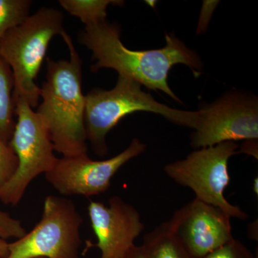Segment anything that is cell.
I'll use <instances>...</instances> for the list:
<instances>
[{"label": "cell", "instance_id": "1", "mask_svg": "<svg viewBox=\"0 0 258 258\" xmlns=\"http://www.w3.org/2000/svg\"><path fill=\"white\" fill-rule=\"evenodd\" d=\"M118 25L107 22L86 26L79 40L92 52L96 63L91 71L111 69L118 76L133 80L154 91H162L176 101L181 102L168 85V75L176 64H184L198 77L203 63L198 54L181 40L166 34V46L150 50H132L124 46L120 38Z\"/></svg>", "mask_w": 258, "mask_h": 258}, {"label": "cell", "instance_id": "2", "mask_svg": "<svg viewBox=\"0 0 258 258\" xmlns=\"http://www.w3.org/2000/svg\"><path fill=\"white\" fill-rule=\"evenodd\" d=\"M60 35L69 47L70 59L47 58L46 81L40 88L42 101L36 112L50 132L55 152L76 157L88 154L82 60L67 32Z\"/></svg>", "mask_w": 258, "mask_h": 258}, {"label": "cell", "instance_id": "3", "mask_svg": "<svg viewBox=\"0 0 258 258\" xmlns=\"http://www.w3.org/2000/svg\"><path fill=\"white\" fill-rule=\"evenodd\" d=\"M139 111L155 113L175 124L196 129L200 123V111L174 109L159 103L142 85L118 76L111 90L93 89L85 96L84 123L86 138L97 155L108 154L106 136L122 118Z\"/></svg>", "mask_w": 258, "mask_h": 258}, {"label": "cell", "instance_id": "4", "mask_svg": "<svg viewBox=\"0 0 258 258\" xmlns=\"http://www.w3.org/2000/svg\"><path fill=\"white\" fill-rule=\"evenodd\" d=\"M62 26L60 11L41 8L0 39V57L10 66L14 77L13 100L22 98L32 108L38 106L40 88L35 80L50 40L62 34Z\"/></svg>", "mask_w": 258, "mask_h": 258}, {"label": "cell", "instance_id": "5", "mask_svg": "<svg viewBox=\"0 0 258 258\" xmlns=\"http://www.w3.org/2000/svg\"><path fill=\"white\" fill-rule=\"evenodd\" d=\"M14 102L17 123L9 144L18 165L9 181L0 187V201L12 206L18 205L30 183L50 171L58 159L50 132L40 115L22 98Z\"/></svg>", "mask_w": 258, "mask_h": 258}, {"label": "cell", "instance_id": "6", "mask_svg": "<svg viewBox=\"0 0 258 258\" xmlns=\"http://www.w3.org/2000/svg\"><path fill=\"white\" fill-rule=\"evenodd\" d=\"M83 222L71 200L47 197L40 221L22 238L8 244L6 258H79Z\"/></svg>", "mask_w": 258, "mask_h": 258}, {"label": "cell", "instance_id": "7", "mask_svg": "<svg viewBox=\"0 0 258 258\" xmlns=\"http://www.w3.org/2000/svg\"><path fill=\"white\" fill-rule=\"evenodd\" d=\"M239 147L236 142H227L202 148L186 159L167 164L164 170L177 184L193 190L198 200L216 207L230 218L246 220L247 214L224 195L230 181L229 159L239 153Z\"/></svg>", "mask_w": 258, "mask_h": 258}, {"label": "cell", "instance_id": "8", "mask_svg": "<svg viewBox=\"0 0 258 258\" xmlns=\"http://www.w3.org/2000/svg\"><path fill=\"white\" fill-rule=\"evenodd\" d=\"M199 111L200 123L191 137V145L195 149L258 139L256 97L227 93Z\"/></svg>", "mask_w": 258, "mask_h": 258}, {"label": "cell", "instance_id": "9", "mask_svg": "<svg viewBox=\"0 0 258 258\" xmlns=\"http://www.w3.org/2000/svg\"><path fill=\"white\" fill-rule=\"evenodd\" d=\"M146 149L145 144L138 139L118 155L95 161L88 154L57 159L54 167L45 174L49 184L64 196L91 197L106 191L113 176L128 161Z\"/></svg>", "mask_w": 258, "mask_h": 258}, {"label": "cell", "instance_id": "10", "mask_svg": "<svg viewBox=\"0 0 258 258\" xmlns=\"http://www.w3.org/2000/svg\"><path fill=\"white\" fill-rule=\"evenodd\" d=\"M167 223L193 258H203L234 239L230 217L196 198L177 210Z\"/></svg>", "mask_w": 258, "mask_h": 258}, {"label": "cell", "instance_id": "11", "mask_svg": "<svg viewBox=\"0 0 258 258\" xmlns=\"http://www.w3.org/2000/svg\"><path fill=\"white\" fill-rule=\"evenodd\" d=\"M88 211L101 258L123 257L143 232L140 214L120 197L110 198L108 205L91 201Z\"/></svg>", "mask_w": 258, "mask_h": 258}, {"label": "cell", "instance_id": "12", "mask_svg": "<svg viewBox=\"0 0 258 258\" xmlns=\"http://www.w3.org/2000/svg\"><path fill=\"white\" fill-rule=\"evenodd\" d=\"M142 246L147 258H193L171 232L167 222L146 234Z\"/></svg>", "mask_w": 258, "mask_h": 258}, {"label": "cell", "instance_id": "13", "mask_svg": "<svg viewBox=\"0 0 258 258\" xmlns=\"http://www.w3.org/2000/svg\"><path fill=\"white\" fill-rule=\"evenodd\" d=\"M15 82L9 66L0 57V137L9 143L14 132Z\"/></svg>", "mask_w": 258, "mask_h": 258}, {"label": "cell", "instance_id": "14", "mask_svg": "<svg viewBox=\"0 0 258 258\" xmlns=\"http://www.w3.org/2000/svg\"><path fill=\"white\" fill-rule=\"evenodd\" d=\"M59 3L70 15L79 18L86 26H91L106 21L108 5H122L123 2L112 0H60Z\"/></svg>", "mask_w": 258, "mask_h": 258}, {"label": "cell", "instance_id": "15", "mask_svg": "<svg viewBox=\"0 0 258 258\" xmlns=\"http://www.w3.org/2000/svg\"><path fill=\"white\" fill-rule=\"evenodd\" d=\"M31 5L30 0H0V39L28 19Z\"/></svg>", "mask_w": 258, "mask_h": 258}, {"label": "cell", "instance_id": "16", "mask_svg": "<svg viewBox=\"0 0 258 258\" xmlns=\"http://www.w3.org/2000/svg\"><path fill=\"white\" fill-rule=\"evenodd\" d=\"M18 158L9 143L0 137V187L9 181L18 168Z\"/></svg>", "mask_w": 258, "mask_h": 258}, {"label": "cell", "instance_id": "17", "mask_svg": "<svg viewBox=\"0 0 258 258\" xmlns=\"http://www.w3.org/2000/svg\"><path fill=\"white\" fill-rule=\"evenodd\" d=\"M203 258H257L240 241L233 240Z\"/></svg>", "mask_w": 258, "mask_h": 258}, {"label": "cell", "instance_id": "18", "mask_svg": "<svg viewBox=\"0 0 258 258\" xmlns=\"http://www.w3.org/2000/svg\"><path fill=\"white\" fill-rule=\"evenodd\" d=\"M27 233L21 222L10 216L9 213L0 210V239L22 238Z\"/></svg>", "mask_w": 258, "mask_h": 258}, {"label": "cell", "instance_id": "19", "mask_svg": "<svg viewBox=\"0 0 258 258\" xmlns=\"http://www.w3.org/2000/svg\"><path fill=\"white\" fill-rule=\"evenodd\" d=\"M218 3V1L203 2V8H202L201 14H200V19H199L198 30H197L198 34L203 33V32L206 31L212 13H213L214 10L216 8Z\"/></svg>", "mask_w": 258, "mask_h": 258}, {"label": "cell", "instance_id": "20", "mask_svg": "<svg viewBox=\"0 0 258 258\" xmlns=\"http://www.w3.org/2000/svg\"><path fill=\"white\" fill-rule=\"evenodd\" d=\"M240 148L241 152L253 156L257 159V139L245 141Z\"/></svg>", "mask_w": 258, "mask_h": 258}, {"label": "cell", "instance_id": "21", "mask_svg": "<svg viewBox=\"0 0 258 258\" xmlns=\"http://www.w3.org/2000/svg\"><path fill=\"white\" fill-rule=\"evenodd\" d=\"M122 258H147V257L143 246H137L134 244Z\"/></svg>", "mask_w": 258, "mask_h": 258}, {"label": "cell", "instance_id": "22", "mask_svg": "<svg viewBox=\"0 0 258 258\" xmlns=\"http://www.w3.org/2000/svg\"><path fill=\"white\" fill-rule=\"evenodd\" d=\"M8 242L6 240L0 239V256L3 258L8 257L9 250H8Z\"/></svg>", "mask_w": 258, "mask_h": 258}, {"label": "cell", "instance_id": "23", "mask_svg": "<svg viewBox=\"0 0 258 258\" xmlns=\"http://www.w3.org/2000/svg\"><path fill=\"white\" fill-rule=\"evenodd\" d=\"M257 184H258V179H257V177H256L255 179H254V180L253 186H252V188H253V191H254V194H256V195H257L258 194Z\"/></svg>", "mask_w": 258, "mask_h": 258}, {"label": "cell", "instance_id": "24", "mask_svg": "<svg viewBox=\"0 0 258 258\" xmlns=\"http://www.w3.org/2000/svg\"><path fill=\"white\" fill-rule=\"evenodd\" d=\"M36 258H45V257H36Z\"/></svg>", "mask_w": 258, "mask_h": 258}, {"label": "cell", "instance_id": "25", "mask_svg": "<svg viewBox=\"0 0 258 258\" xmlns=\"http://www.w3.org/2000/svg\"><path fill=\"white\" fill-rule=\"evenodd\" d=\"M0 258H3V257H2L1 256H0Z\"/></svg>", "mask_w": 258, "mask_h": 258}]
</instances>
